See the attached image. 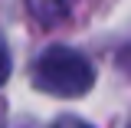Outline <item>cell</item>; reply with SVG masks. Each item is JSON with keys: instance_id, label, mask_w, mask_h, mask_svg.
<instances>
[{"instance_id": "6da1fadb", "label": "cell", "mask_w": 131, "mask_h": 128, "mask_svg": "<svg viewBox=\"0 0 131 128\" xmlns=\"http://www.w3.org/2000/svg\"><path fill=\"white\" fill-rule=\"evenodd\" d=\"M33 85L56 99H79L95 85V69L79 49L49 46L33 66Z\"/></svg>"}, {"instance_id": "7a4b0ae2", "label": "cell", "mask_w": 131, "mask_h": 128, "mask_svg": "<svg viewBox=\"0 0 131 128\" xmlns=\"http://www.w3.org/2000/svg\"><path fill=\"white\" fill-rule=\"evenodd\" d=\"M30 13L36 20H43V23H56V20H62L69 13V3H30Z\"/></svg>"}, {"instance_id": "3957f363", "label": "cell", "mask_w": 131, "mask_h": 128, "mask_svg": "<svg viewBox=\"0 0 131 128\" xmlns=\"http://www.w3.org/2000/svg\"><path fill=\"white\" fill-rule=\"evenodd\" d=\"M10 79V53H7V43L0 40V85Z\"/></svg>"}, {"instance_id": "277c9868", "label": "cell", "mask_w": 131, "mask_h": 128, "mask_svg": "<svg viewBox=\"0 0 131 128\" xmlns=\"http://www.w3.org/2000/svg\"><path fill=\"white\" fill-rule=\"evenodd\" d=\"M56 128H92V125H89V122H82V118H69V115H66V118L56 122Z\"/></svg>"}, {"instance_id": "5b68a950", "label": "cell", "mask_w": 131, "mask_h": 128, "mask_svg": "<svg viewBox=\"0 0 131 128\" xmlns=\"http://www.w3.org/2000/svg\"><path fill=\"white\" fill-rule=\"evenodd\" d=\"M118 66L131 72V46H125V49H121V56H118Z\"/></svg>"}]
</instances>
